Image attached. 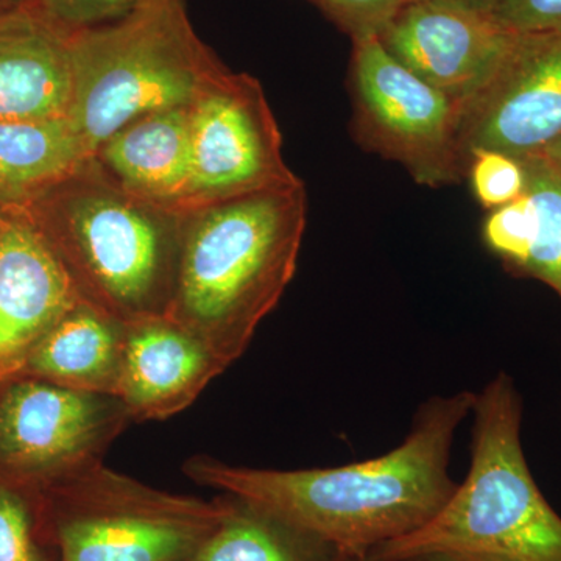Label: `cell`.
Here are the masks:
<instances>
[{
    "instance_id": "obj_19",
    "label": "cell",
    "mask_w": 561,
    "mask_h": 561,
    "mask_svg": "<svg viewBox=\"0 0 561 561\" xmlns=\"http://www.w3.org/2000/svg\"><path fill=\"white\" fill-rule=\"evenodd\" d=\"M227 496V513L190 561H343L346 553L242 497Z\"/></svg>"
},
{
    "instance_id": "obj_24",
    "label": "cell",
    "mask_w": 561,
    "mask_h": 561,
    "mask_svg": "<svg viewBox=\"0 0 561 561\" xmlns=\"http://www.w3.org/2000/svg\"><path fill=\"white\" fill-rule=\"evenodd\" d=\"M496 14L519 33L561 28V0H502Z\"/></svg>"
},
{
    "instance_id": "obj_4",
    "label": "cell",
    "mask_w": 561,
    "mask_h": 561,
    "mask_svg": "<svg viewBox=\"0 0 561 561\" xmlns=\"http://www.w3.org/2000/svg\"><path fill=\"white\" fill-rule=\"evenodd\" d=\"M471 467L440 512L420 529L376 546L365 561L420 553H490L512 561H561V516L531 478L522 445L523 402L501 373L476 394Z\"/></svg>"
},
{
    "instance_id": "obj_14",
    "label": "cell",
    "mask_w": 561,
    "mask_h": 561,
    "mask_svg": "<svg viewBox=\"0 0 561 561\" xmlns=\"http://www.w3.org/2000/svg\"><path fill=\"white\" fill-rule=\"evenodd\" d=\"M70 38L33 9L0 16V121L68 117Z\"/></svg>"
},
{
    "instance_id": "obj_1",
    "label": "cell",
    "mask_w": 561,
    "mask_h": 561,
    "mask_svg": "<svg viewBox=\"0 0 561 561\" xmlns=\"http://www.w3.org/2000/svg\"><path fill=\"white\" fill-rule=\"evenodd\" d=\"M474 400L471 391L432 398L416 413L402 445L378 459L283 471L195 456L184 463V474L253 502L346 556L365 559L376 546L420 529L453 496L454 437Z\"/></svg>"
},
{
    "instance_id": "obj_15",
    "label": "cell",
    "mask_w": 561,
    "mask_h": 561,
    "mask_svg": "<svg viewBox=\"0 0 561 561\" xmlns=\"http://www.w3.org/2000/svg\"><path fill=\"white\" fill-rule=\"evenodd\" d=\"M190 106L125 125L95 151V164L127 194L181 216L191 184Z\"/></svg>"
},
{
    "instance_id": "obj_22",
    "label": "cell",
    "mask_w": 561,
    "mask_h": 561,
    "mask_svg": "<svg viewBox=\"0 0 561 561\" xmlns=\"http://www.w3.org/2000/svg\"><path fill=\"white\" fill-rule=\"evenodd\" d=\"M351 41L379 35L405 7L419 0H308Z\"/></svg>"
},
{
    "instance_id": "obj_9",
    "label": "cell",
    "mask_w": 561,
    "mask_h": 561,
    "mask_svg": "<svg viewBox=\"0 0 561 561\" xmlns=\"http://www.w3.org/2000/svg\"><path fill=\"white\" fill-rule=\"evenodd\" d=\"M0 391V470L43 483L102 460L131 423L119 398L13 379Z\"/></svg>"
},
{
    "instance_id": "obj_6",
    "label": "cell",
    "mask_w": 561,
    "mask_h": 561,
    "mask_svg": "<svg viewBox=\"0 0 561 561\" xmlns=\"http://www.w3.org/2000/svg\"><path fill=\"white\" fill-rule=\"evenodd\" d=\"M41 500L60 561H190L228 508L227 496L168 493L102 460L47 483Z\"/></svg>"
},
{
    "instance_id": "obj_16",
    "label": "cell",
    "mask_w": 561,
    "mask_h": 561,
    "mask_svg": "<svg viewBox=\"0 0 561 561\" xmlns=\"http://www.w3.org/2000/svg\"><path fill=\"white\" fill-rule=\"evenodd\" d=\"M523 160L526 194L486 213L482 242L505 271L540 280L561 298V165L542 154Z\"/></svg>"
},
{
    "instance_id": "obj_3",
    "label": "cell",
    "mask_w": 561,
    "mask_h": 561,
    "mask_svg": "<svg viewBox=\"0 0 561 561\" xmlns=\"http://www.w3.org/2000/svg\"><path fill=\"white\" fill-rule=\"evenodd\" d=\"M22 209L81 301L124 324L165 316L179 268V214L127 194L94 158Z\"/></svg>"
},
{
    "instance_id": "obj_10",
    "label": "cell",
    "mask_w": 561,
    "mask_h": 561,
    "mask_svg": "<svg viewBox=\"0 0 561 561\" xmlns=\"http://www.w3.org/2000/svg\"><path fill=\"white\" fill-rule=\"evenodd\" d=\"M561 135V28L519 33L481 91L460 105V146L516 158L541 154Z\"/></svg>"
},
{
    "instance_id": "obj_26",
    "label": "cell",
    "mask_w": 561,
    "mask_h": 561,
    "mask_svg": "<svg viewBox=\"0 0 561 561\" xmlns=\"http://www.w3.org/2000/svg\"><path fill=\"white\" fill-rule=\"evenodd\" d=\"M453 2L463 3V5L471 7V9L491 11L496 13L497 7L502 0H453Z\"/></svg>"
},
{
    "instance_id": "obj_23",
    "label": "cell",
    "mask_w": 561,
    "mask_h": 561,
    "mask_svg": "<svg viewBox=\"0 0 561 561\" xmlns=\"http://www.w3.org/2000/svg\"><path fill=\"white\" fill-rule=\"evenodd\" d=\"M136 3L138 0H31V9L76 33L121 20Z\"/></svg>"
},
{
    "instance_id": "obj_27",
    "label": "cell",
    "mask_w": 561,
    "mask_h": 561,
    "mask_svg": "<svg viewBox=\"0 0 561 561\" xmlns=\"http://www.w3.org/2000/svg\"><path fill=\"white\" fill-rule=\"evenodd\" d=\"M22 9H31V0H0V16Z\"/></svg>"
},
{
    "instance_id": "obj_13",
    "label": "cell",
    "mask_w": 561,
    "mask_h": 561,
    "mask_svg": "<svg viewBox=\"0 0 561 561\" xmlns=\"http://www.w3.org/2000/svg\"><path fill=\"white\" fill-rule=\"evenodd\" d=\"M227 370L197 337L165 317L127 324L116 398L131 421L168 420Z\"/></svg>"
},
{
    "instance_id": "obj_11",
    "label": "cell",
    "mask_w": 561,
    "mask_h": 561,
    "mask_svg": "<svg viewBox=\"0 0 561 561\" xmlns=\"http://www.w3.org/2000/svg\"><path fill=\"white\" fill-rule=\"evenodd\" d=\"M516 38L496 13L453 0L413 2L378 36L391 57L460 105L489 83Z\"/></svg>"
},
{
    "instance_id": "obj_20",
    "label": "cell",
    "mask_w": 561,
    "mask_h": 561,
    "mask_svg": "<svg viewBox=\"0 0 561 561\" xmlns=\"http://www.w3.org/2000/svg\"><path fill=\"white\" fill-rule=\"evenodd\" d=\"M24 485L0 478V561H60L47 531L43 502L35 504Z\"/></svg>"
},
{
    "instance_id": "obj_25",
    "label": "cell",
    "mask_w": 561,
    "mask_h": 561,
    "mask_svg": "<svg viewBox=\"0 0 561 561\" xmlns=\"http://www.w3.org/2000/svg\"><path fill=\"white\" fill-rule=\"evenodd\" d=\"M402 561H512L504 557L490 556V553L463 551H437L420 553Z\"/></svg>"
},
{
    "instance_id": "obj_2",
    "label": "cell",
    "mask_w": 561,
    "mask_h": 561,
    "mask_svg": "<svg viewBox=\"0 0 561 561\" xmlns=\"http://www.w3.org/2000/svg\"><path fill=\"white\" fill-rule=\"evenodd\" d=\"M306 221L302 181L183 214L165 319L230 367L294 279Z\"/></svg>"
},
{
    "instance_id": "obj_7",
    "label": "cell",
    "mask_w": 561,
    "mask_h": 561,
    "mask_svg": "<svg viewBox=\"0 0 561 561\" xmlns=\"http://www.w3.org/2000/svg\"><path fill=\"white\" fill-rule=\"evenodd\" d=\"M351 133L362 149L398 162L427 187L467 179L460 103L391 57L376 36L353 39Z\"/></svg>"
},
{
    "instance_id": "obj_8",
    "label": "cell",
    "mask_w": 561,
    "mask_h": 561,
    "mask_svg": "<svg viewBox=\"0 0 561 561\" xmlns=\"http://www.w3.org/2000/svg\"><path fill=\"white\" fill-rule=\"evenodd\" d=\"M190 117L191 184L183 214L301 183L284 160L264 88L249 73L225 69L192 102Z\"/></svg>"
},
{
    "instance_id": "obj_21",
    "label": "cell",
    "mask_w": 561,
    "mask_h": 561,
    "mask_svg": "<svg viewBox=\"0 0 561 561\" xmlns=\"http://www.w3.org/2000/svg\"><path fill=\"white\" fill-rule=\"evenodd\" d=\"M465 180L470 181L479 205L494 210L526 194L527 169L523 158L497 150H474L468 154Z\"/></svg>"
},
{
    "instance_id": "obj_29",
    "label": "cell",
    "mask_w": 561,
    "mask_h": 561,
    "mask_svg": "<svg viewBox=\"0 0 561 561\" xmlns=\"http://www.w3.org/2000/svg\"><path fill=\"white\" fill-rule=\"evenodd\" d=\"M343 561H365V559H360V557H346Z\"/></svg>"
},
{
    "instance_id": "obj_18",
    "label": "cell",
    "mask_w": 561,
    "mask_h": 561,
    "mask_svg": "<svg viewBox=\"0 0 561 561\" xmlns=\"http://www.w3.org/2000/svg\"><path fill=\"white\" fill-rule=\"evenodd\" d=\"M90 160L68 117L0 121V208H24Z\"/></svg>"
},
{
    "instance_id": "obj_28",
    "label": "cell",
    "mask_w": 561,
    "mask_h": 561,
    "mask_svg": "<svg viewBox=\"0 0 561 561\" xmlns=\"http://www.w3.org/2000/svg\"><path fill=\"white\" fill-rule=\"evenodd\" d=\"M541 154L548 158V160L556 162V164L561 165V135Z\"/></svg>"
},
{
    "instance_id": "obj_5",
    "label": "cell",
    "mask_w": 561,
    "mask_h": 561,
    "mask_svg": "<svg viewBox=\"0 0 561 561\" xmlns=\"http://www.w3.org/2000/svg\"><path fill=\"white\" fill-rule=\"evenodd\" d=\"M68 119L94 157L130 122L190 106L227 66L192 27L183 0H138L130 13L72 33Z\"/></svg>"
},
{
    "instance_id": "obj_12",
    "label": "cell",
    "mask_w": 561,
    "mask_h": 561,
    "mask_svg": "<svg viewBox=\"0 0 561 561\" xmlns=\"http://www.w3.org/2000/svg\"><path fill=\"white\" fill-rule=\"evenodd\" d=\"M68 271L22 208H0V386L80 302Z\"/></svg>"
},
{
    "instance_id": "obj_17",
    "label": "cell",
    "mask_w": 561,
    "mask_h": 561,
    "mask_svg": "<svg viewBox=\"0 0 561 561\" xmlns=\"http://www.w3.org/2000/svg\"><path fill=\"white\" fill-rule=\"evenodd\" d=\"M125 337L127 324L80 301L47 332L14 379L116 397Z\"/></svg>"
}]
</instances>
